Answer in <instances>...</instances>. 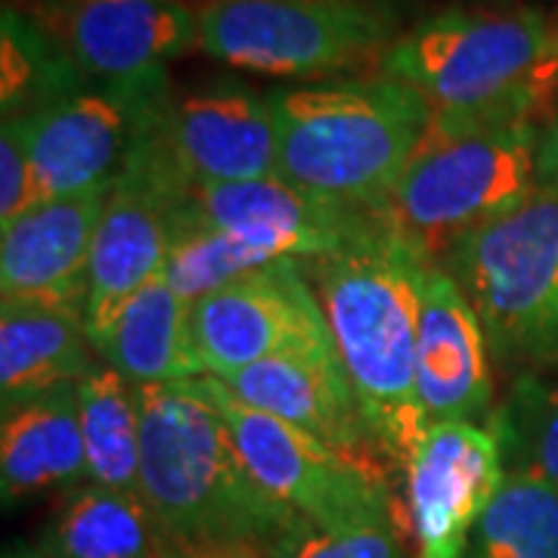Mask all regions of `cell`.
Returning a JSON list of instances; mask_svg holds the SVG:
<instances>
[{"label":"cell","mask_w":558,"mask_h":558,"mask_svg":"<svg viewBox=\"0 0 558 558\" xmlns=\"http://www.w3.org/2000/svg\"><path fill=\"white\" fill-rule=\"evenodd\" d=\"M161 100L149 109L119 178L112 180L97 227L84 304V323L94 348L106 339L124 304L161 277L183 205L193 193V183L183 178L161 137Z\"/></svg>","instance_id":"9"},{"label":"cell","mask_w":558,"mask_h":558,"mask_svg":"<svg viewBox=\"0 0 558 558\" xmlns=\"http://www.w3.org/2000/svg\"><path fill=\"white\" fill-rule=\"evenodd\" d=\"M494 357L475 307L447 267L432 260L418 292V403L428 425H490L497 410Z\"/></svg>","instance_id":"15"},{"label":"cell","mask_w":558,"mask_h":558,"mask_svg":"<svg viewBox=\"0 0 558 558\" xmlns=\"http://www.w3.org/2000/svg\"><path fill=\"white\" fill-rule=\"evenodd\" d=\"M462 558H558V490L509 472L475 521Z\"/></svg>","instance_id":"25"},{"label":"cell","mask_w":558,"mask_h":558,"mask_svg":"<svg viewBox=\"0 0 558 558\" xmlns=\"http://www.w3.org/2000/svg\"><path fill=\"white\" fill-rule=\"evenodd\" d=\"M199 53L236 72L323 81L379 60L400 16L348 0H199Z\"/></svg>","instance_id":"7"},{"label":"cell","mask_w":558,"mask_h":558,"mask_svg":"<svg viewBox=\"0 0 558 558\" xmlns=\"http://www.w3.org/2000/svg\"><path fill=\"white\" fill-rule=\"evenodd\" d=\"M270 553H174V558H267Z\"/></svg>","instance_id":"32"},{"label":"cell","mask_w":558,"mask_h":558,"mask_svg":"<svg viewBox=\"0 0 558 558\" xmlns=\"http://www.w3.org/2000/svg\"><path fill=\"white\" fill-rule=\"evenodd\" d=\"M171 84H84L78 94L22 116L40 202L78 196L119 178L149 109Z\"/></svg>","instance_id":"11"},{"label":"cell","mask_w":558,"mask_h":558,"mask_svg":"<svg viewBox=\"0 0 558 558\" xmlns=\"http://www.w3.org/2000/svg\"><path fill=\"white\" fill-rule=\"evenodd\" d=\"M97 360L78 307L0 304V407L78 385Z\"/></svg>","instance_id":"20"},{"label":"cell","mask_w":558,"mask_h":558,"mask_svg":"<svg viewBox=\"0 0 558 558\" xmlns=\"http://www.w3.org/2000/svg\"><path fill=\"white\" fill-rule=\"evenodd\" d=\"M47 25L97 84H165L199 50V7L186 0H62Z\"/></svg>","instance_id":"14"},{"label":"cell","mask_w":558,"mask_h":558,"mask_svg":"<svg viewBox=\"0 0 558 558\" xmlns=\"http://www.w3.org/2000/svg\"><path fill=\"white\" fill-rule=\"evenodd\" d=\"M35 543L57 558H174L178 553L140 494L94 481L62 494Z\"/></svg>","instance_id":"21"},{"label":"cell","mask_w":558,"mask_h":558,"mask_svg":"<svg viewBox=\"0 0 558 558\" xmlns=\"http://www.w3.org/2000/svg\"><path fill=\"white\" fill-rule=\"evenodd\" d=\"M403 475L416 558H462L475 521L506 481V459L490 425H428Z\"/></svg>","instance_id":"12"},{"label":"cell","mask_w":558,"mask_h":558,"mask_svg":"<svg viewBox=\"0 0 558 558\" xmlns=\"http://www.w3.org/2000/svg\"><path fill=\"white\" fill-rule=\"evenodd\" d=\"M159 128L193 190L279 178L274 112L267 97L242 78L168 90Z\"/></svg>","instance_id":"13"},{"label":"cell","mask_w":558,"mask_h":558,"mask_svg":"<svg viewBox=\"0 0 558 558\" xmlns=\"http://www.w3.org/2000/svg\"><path fill=\"white\" fill-rule=\"evenodd\" d=\"M78 418L87 453V481L124 494H140V388L119 376L106 360H97L78 381Z\"/></svg>","instance_id":"23"},{"label":"cell","mask_w":558,"mask_h":558,"mask_svg":"<svg viewBox=\"0 0 558 558\" xmlns=\"http://www.w3.org/2000/svg\"><path fill=\"white\" fill-rule=\"evenodd\" d=\"M84 481L78 385L0 407V497L7 509L50 490H75Z\"/></svg>","instance_id":"19"},{"label":"cell","mask_w":558,"mask_h":558,"mask_svg":"<svg viewBox=\"0 0 558 558\" xmlns=\"http://www.w3.org/2000/svg\"><path fill=\"white\" fill-rule=\"evenodd\" d=\"M109 186L44 199L0 230V304H87L90 255Z\"/></svg>","instance_id":"17"},{"label":"cell","mask_w":558,"mask_h":558,"mask_svg":"<svg viewBox=\"0 0 558 558\" xmlns=\"http://www.w3.org/2000/svg\"><path fill=\"white\" fill-rule=\"evenodd\" d=\"M490 428L506 472L537 478L558 490V373H524L506 385Z\"/></svg>","instance_id":"26"},{"label":"cell","mask_w":558,"mask_h":558,"mask_svg":"<svg viewBox=\"0 0 558 558\" xmlns=\"http://www.w3.org/2000/svg\"><path fill=\"white\" fill-rule=\"evenodd\" d=\"M264 97L277 124L279 178L363 211H388L435 119L413 87L381 75L277 84Z\"/></svg>","instance_id":"4"},{"label":"cell","mask_w":558,"mask_h":558,"mask_svg":"<svg viewBox=\"0 0 558 558\" xmlns=\"http://www.w3.org/2000/svg\"><path fill=\"white\" fill-rule=\"evenodd\" d=\"M267 558H416L407 553L395 524L373 527H319L299 521Z\"/></svg>","instance_id":"28"},{"label":"cell","mask_w":558,"mask_h":558,"mask_svg":"<svg viewBox=\"0 0 558 558\" xmlns=\"http://www.w3.org/2000/svg\"><path fill=\"white\" fill-rule=\"evenodd\" d=\"M348 3H369V7H381V10H395L398 13V0H348Z\"/></svg>","instance_id":"33"},{"label":"cell","mask_w":558,"mask_h":558,"mask_svg":"<svg viewBox=\"0 0 558 558\" xmlns=\"http://www.w3.org/2000/svg\"><path fill=\"white\" fill-rule=\"evenodd\" d=\"M84 72L62 40L20 7L0 13V109L3 119H22L78 94Z\"/></svg>","instance_id":"24"},{"label":"cell","mask_w":558,"mask_h":558,"mask_svg":"<svg viewBox=\"0 0 558 558\" xmlns=\"http://www.w3.org/2000/svg\"><path fill=\"white\" fill-rule=\"evenodd\" d=\"M543 124L428 134L388 199V215L432 260L462 236L506 218L539 190Z\"/></svg>","instance_id":"6"},{"label":"cell","mask_w":558,"mask_h":558,"mask_svg":"<svg viewBox=\"0 0 558 558\" xmlns=\"http://www.w3.org/2000/svg\"><path fill=\"white\" fill-rule=\"evenodd\" d=\"M218 381L258 413L295 425L341 450L381 457L379 438L339 354L260 360Z\"/></svg>","instance_id":"18"},{"label":"cell","mask_w":558,"mask_h":558,"mask_svg":"<svg viewBox=\"0 0 558 558\" xmlns=\"http://www.w3.org/2000/svg\"><path fill=\"white\" fill-rule=\"evenodd\" d=\"M186 208L190 215L236 233L277 260L329 255L388 218V211H363L319 199L282 178L196 186Z\"/></svg>","instance_id":"16"},{"label":"cell","mask_w":558,"mask_h":558,"mask_svg":"<svg viewBox=\"0 0 558 558\" xmlns=\"http://www.w3.org/2000/svg\"><path fill=\"white\" fill-rule=\"evenodd\" d=\"M38 202V180H35L32 159H28L22 119H3V131H0V230L16 223Z\"/></svg>","instance_id":"29"},{"label":"cell","mask_w":558,"mask_h":558,"mask_svg":"<svg viewBox=\"0 0 558 558\" xmlns=\"http://www.w3.org/2000/svg\"><path fill=\"white\" fill-rule=\"evenodd\" d=\"M438 264L475 307L497 373H558V190L457 240Z\"/></svg>","instance_id":"5"},{"label":"cell","mask_w":558,"mask_h":558,"mask_svg":"<svg viewBox=\"0 0 558 558\" xmlns=\"http://www.w3.org/2000/svg\"><path fill=\"white\" fill-rule=\"evenodd\" d=\"M376 69L425 97L438 131L539 121L558 97V16L539 7L438 10L403 28Z\"/></svg>","instance_id":"3"},{"label":"cell","mask_w":558,"mask_h":558,"mask_svg":"<svg viewBox=\"0 0 558 558\" xmlns=\"http://www.w3.org/2000/svg\"><path fill=\"white\" fill-rule=\"evenodd\" d=\"M202 379H227L260 360L332 357L336 341L301 260L282 258L190 307Z\"/></svg>","instance_id":"10"},{"label":"cell","mask_w":558,"mask_h":558,"mask_svg":"<svg viewBox=\"0 0 558 558\" xmlns=\"http://www.w3.org/2000/svg\"><path fill=\"white\" fill-rule=\"evenodd\" d=\"M140 497L178 553H270L299 515L245 465L199 379L140 388Z\"/></svg>","instance_id":"2"},{"label":"cell","mask_w":558,"mask_h":558,"mask_svg":"<svg viewBox=\"0 0 558 558\" xmlns=\"http://www.w3.org/2000/svg\"><path fill=\"white\" fill-rule=\"evenodd\" d=\"M3 558H57V556H50V553H47L40 543H35V539H13V543H7Z\"/></svg>","instance_id":"31"},{"label":"cell","mask_w":558,"mask_h":558,"mask_svg":"<svg viewBox=\"0 0 558 558\" xmlns=\"http://www.w3.org/2000/svg\"><path fill=\"white\" fill-rule=\"evenodd\" d=\"M274 260L277 258L267 255L264 248L245 242L236 233H227L220 227L205 223L196 215H190V208L183 205L161 277L193 307L205 295L255 274Z\"/></svg>","instance_id":"27"},{"label":"cell","mask_w":558,"mask_h":558,"mask_svg":"<svg viewBox=\"0 0 558 558\" xmlns=\"http://www.w3.org/2000/svg\"><path fill=\"white\" fill-rule=\"evenodd\" d=\"M539 186L558 190V106L549 124H543V143H539Z\"/></svg>","instance_id":"30"},{"label":"cell","mask_w":558,"mask_h":558,"mask_svg":"<svg viewBox=\"0 0 558 558\" xmlns=\"http://www.w3.org/2000/svg\"><path fill=\"white\" fill-rule=\"evenodd\" d=\"M258 484L319 527L395 524V490L379 457L326 440L245 407L218 379H199ZM398 527V524H395Z\"/></svg>","instance_id":"8"},{"label":"cell","mask_w":558,"mask_h":558,"mask_svg":"<svg viewBox=\"0 0 558 558\" xmlns=\"http://www.w3.org/2000/svg\"><path fill=\"white\" fill-rule=\"evenodd\" d=\"M428 264L391 215L336 252L301 260L381 457L398 472L428 432L416 385L418 292Z\"/></svg>","instance_id":"1"},{"label":"cell","mask_w":558,"mask_h":558,"mask_svg":"<svg viewBox=\"0 0 558 558\" xmlns=\"http://www.w3.org/2000/svg\"><path fill=\"white\" fill-rule=\"evenodd\" d=\"M97 354L134 388L202 379L190 304L165 282V277L153 279L124 304L106 339L97 344Z\"/></svg>","instance_id":"22"}]
</instances>
